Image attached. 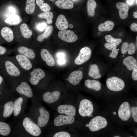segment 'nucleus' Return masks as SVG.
<instances>
[{
  "instance_id": "f257e3e1",
  "label": "nucleus",
  "mask_w": 137,
  "mask_h": 137,
  "mask_svg": "<svg viewBox=\"0 0 137 137\" xmlns=\"http://www.w3.org/2000/svg\"><path fill=\"white\" fill-rule=\"evenodd\" d=\"M110 115L112 120L120 125L136 124V99L118 97L113 99Z\"/></svg>"
},
{
  "instance_id": "f03ea898",
  "label": "nucleus",
  "mask_w": 137,
  "mask_h": 137,
  "mask_svg": "<svg viewBox=\"0 0 137 137\" xmlns=\"http://www.w3.org/2000/svg\"><path fill=\"white\" fill-rule=\"evenodd\" d=\"M106 116L98 113L86 122L84 127L88 132L93 134H99L106 132L110 125V120Z\"/></svg>"
},
{
  "instance_id": "7ed1b4c3",
  "label": "nucleus",
  "mask_w": 137,
  "mask_h": 137,
  "mask_svg": "<svg viewBox=\"0 0 137 137\" xmlns=\"http://www.w3.org/2000/svg\"><path fill=\"white\" fill-rule=\"evenodd\" d=\"M98 109L91 100L84 97L80 100L77 111L81 118L88 121L98 113Z\"/></svg>"
},
{
  "instance_id": "20e7f679",
  "label": "nucleus",
  "mask_w": 137,
  "mask_h": 137,
  "mask_svg": "<svg viewBox=\"0 0 137 137\" xmlns=\"http://www.w3.org/2000/svg\"><path fill=\"white\" fill-rule=\"evenodd\" d=\"M105 84L107 90L110 93H110L108 96L110 95L111 97L112 95L113 96L114 95H115V96L116 94L122 93L126 88L127 85L124 79L115 76L108 77L106 80Z\"/></svg>"
},
{
  "instance_id": "39448f33",
  "label": "nucleus",
  "mask_w": 137,
  "mask_h": 137,
  "mask_svg": "<svg viewBox=\"0 0 137 137\" xmlns=\"http://www.w3.org/2000/svg\"><path fill=\"white\" fill-rule=\"evenodd\" d=\"M5 61V68L7 75L11 78H27L28 74L24 72L20 68L12 56Z\"/></svg>"
},
{
  "instance_id": "423d86ee",
  "label": "nucleus",
  "mask_w": 137,
  "mask_h": 137,
  "mask_svg": "<svg viewBox=\"0 0 137 137\" xmlns=\"http://www.w3.org/2000/svg\"><path fill=\"white\" fill-rule=\"evenodd\" d=\"M21 70L25 73H28L34 68V62L22 54H16L12 56Z\"/></svg>"
},
{
  "instance_id": "0eeeda50",
  "label": "nucleus",
  "mask_w": 137,
  "mask_h": 137,
  "mask_svg": "<svg viewBox=\"0 0 137 137\" xmlns=\"http://www.w3.org/2000/svg\"><path fill=\"white\" fill-rule=\"evenodd\" d=\"M29 81L30 84L36 86L40 81L45 76L46 74L44 71L39 68H35L28 74Z\"/></svg>"
},
{
  "instance_id": "6e6552de",
  "label": "nucleus",
  "mask_w": 137,
  "mask_h": 137,
  "mask_svg": "<svg viewBox=\"0 0 137 137\" xmlns=\"http://www.w3.org/2000/svg\"><path fill=\"white\" fill-rule=\"evenodd\" d=\"M22 124L25 130L32 136H38L41 133L40 127L28 117H26L24 119Z\"/></svg>"
},
{
  "instance_id": "1a4fd4ad",
  "label": "nucleus",
  "mask_w": 137,
  "mask_h": 137,
  "mask_svg": "<svg viewBox=\"0 0 137 137\" xmlns=\"http://www.w3.org/2000/svg\"><path fill=\"white\" fill-rule=\"evenodd\" d=\"M84 84L87 88L93 91L97 96H100L103 93V85L97 79H87L85 81Z\"/></svg>"
},
{
  "instance_id": "9d476101",
  "label": "nucleus",
  "mask_w": 137,
  "mask_h": 137,
  "mask_svg": "<svg viewBox=\"0 0 137 137\" xmlns=\"http://www.w3.org/2000/svg\"><path fill=\"white\" fill-rule=\"evenodd\" d=\"M92 51L89 47H86L82 48L75 60V64L77 65L84 64L90 59Z\"/></svg>"
},
{
  "instance_id": "9b49d317",
  "label": "nucleus",
  "mask_w": 137,
  "mask_h": 137,
  "mask_svg": "<svg viewBox=\"0 0 137 137\" xmlns=\"http://www.w3.org/2000/svg\"><path fill=\"white\" fill-rule=\"evenodd\" d=\"M75 121L74 116L60 114L55 118L53 123L55 126L60 127L71 124Z\"/></svg>"
},
{
  "instance_id": "f8f14e48",
  "label": "nucleus",
  "mask_w": 137,
  "mask_h": 137,
  "mask_svg": "<svg viewBox=\"0 0 137 137\" xmlns=\"http://www.w3.org/2000/svg\"><path fill=\"white\" fill-rule=\"evenodd\" d=\"M57 111L60 114L74 117L77 112L75 107L73 105L69 104L59 105L57 108Z\"/></svg>"
},
{
  "instance_id": "ddd939ff",
  "label": "nucleus",
  "mask_w": 137,
  "mask_h": 137,
  "mask_svg": "<svg viewBox=\"0 0 137 137\" xmlns=\"http://www.w3.org/2000/svg\"><path fill=\"white\" fill-rule=\"evenodd\" d=\"M61 93L58 90L52 92L47 91L44 93L42 96L43 101L50 104H54L58 101L61 97Z\"/></svg>"
},
{
  "instance_id": "4468645a",
  "label": "nucleus",
  "mask_w": 137,
  "mask_h": 137,
  "mask_svg": "<svg viewBox=\"0 0 137 137\" xmlns=\"http://www.w3.org/2000/svg\"><path fill=\"white\" fill-rule=\"evenodd\" d=\"M16 90L18 93L31 98L33 96L32 89L29 84L25 81H21L16 87Z\"/></svg>"
},
{
  "instance_id": "2eb2a0df",
  "label": "nucleus",
  "mask_w": 137,
  "mask_h": 137,
  "mask_svg": "<svg viewBox=\"0 0 137 137\" xmlns=\"http://www.w3.org/2000/svg\"><path fill=\"white\" fill-rule=\"evenodd\" d=\"M58 36L62 40L68 42L72 43L76 41L78 36L74 32L70 30H64L59 31Z\"/></svg>"
},
{
  "instance_id": "dca6fc26",
  "label": "nucleus",
  "mask_w": 137,
  "mask_h": 137,
  "mask_svg": "<svg viewBox=\"0 0 137 137\" xmlns=\"http://www.w3.org/2000/svg\"><path fill=\"white\" fill-rule=\"evenodd\" d=\"M39 111L40 115L38 119L37 124L40 127H43L48 123L50 118V114L47 110L42 107L39 108Z\"/></svg>"
},
{
  "instance_id": "f3484780",
  "label": "nucleus",
  "mask_w": 137,
  "mask_h": 137,
  "mask_svg": "<svg viewBox=\"0 0 137 137\" xmlns=\"http://www.w3.org/2000/svg\"><path fill=\"white\" fill-rule=\"evenodd\" d=\"M83 74L80 70L74 71L70 74L68 78L69 83L74 85L79 84L83 78Z\"/></svg>"
},
{
  "instance_id": "a211bd4d",
  "label": "nucleus",
  "mask_w": 137,
  "mask_h": 137,
  "mask_svg": "<svg viewBox=\"0 0 137 137\" xmlns=\"http://www.w3.org/2000/svg\"><path fill=\"white\" fill-rule=\"evenodd\" d=\"M40 56L42 60L48 66L52 67L55 64L54 59L49 51L45 48L42 49L40 52Z\"/></svg>"
},
{
  "instance_id": "6ab92c4d",
  "label": "nucleus",
  "mask_w": 137,
  "mask_h": 137,
  "mask_svg": "<svg viewBox=\"0 0 137 137\" xmlns=\"http://www.w3.org/2000/svg\"><path fill=\"white\" fill-rule=\"evenodd\" d=\"M16 54L23 55L34 62L36 58V54L32 48L26 46H21L16 49Z\"/></svg>"
},
{
  "instance_id": "aec40b11",
  "label": "nucleus",
  "mask_w": 137,
  "mask_h": 137,
  "mask_svg": "<svg viewBox=\"0 0 137 137\" xmlns=\"http://www.w3.org/2000/svg\"><path fill=\"white\" fill-rule=\"evenodd\" d=\"M88 75L89 77L95 79H100L102 77L99 67L96 63L92 64L90 65Z\"/></svg>"
},
{
  "instance_id": "412c9836",
  "label": "nucleus",
  "mask_w": 137,
  "mask_h": 137,
  "mask_svg": "<svg viewBox=\"0 0 137 137\" xmlns=\"http://www.w3.org/2000/svg\"><path fill=\"white\" fill-rule=\"evenodd\" d=\"M122 62L125 67L129 71H132L137 66V60L132 55H129L125 57L123 59Z\"/></svg>"
},
{
  "instance_id": "4be33fe9",
  "label": "nucleus",
  "mask_w": 137,
  "mask_h": 137,
  "mask_svg": "<svg viewBox=\"0 0 137 137\" xmlns=\"http://www.w3.org/2000/svg\"><path fill=\"white\" fill-rule=\"evenodd\" d=\"M116 6L119 10V16L122 19L126 18L128 15L129 7L126 3L121 2H118L116 4Z\"/></svg>"
},
{
  "instance_id": "5701e85b",
  "label": "nucleus",
  "mask_w": 137,
  "mask_h": 137,
  "mask_svg": "<svg viewBox=\"0 0 137 137\" xmlns=\"http://www.w3.org/2000/svg\"><path fill=\"white\" fill-rule=\"evenodd\" d=\"M55 24L58 28L61 31L65 30L68 27V23L65 16L62 14L58 16L56 19Z\"/></svg>"
},
{
  "instance_id": "b1692460",
  "label": "nucleus",
  "mask_w": 137,
  "mask_h": 137,
  "mask_svg": "<svg viewBox=\"0 0 137 137\" xmlns=\"http://www.w3.org/2000/svg\"><path fill=\"white\" fill-rule=\"evenodd\" d=\"M2 37L7 42H11L14 39V36L12 30L9 27H5L3 28L1 31Z\"/></svg>"
},
{
  "instance_id": "393cba45",
  "label": "nucleus",
  "mask_w": 137,
  "mask_h": 137,
  "mask_svg": "<svg viewBox=\"0 0 137 137\" xmlns=\"http://www.w3.org/2000/svg\"><path fill=\"white\" fill-rule=\"evenodd\" d=\"M55 4L57 7L63 9H71L74 6L73 2L70 0H57Z\"/></svg>"
},
{
  "instance_id": "a878e982",
  "label": "nucleus",
  "mask_w": 137,
  "mask_h": 137,
  "mask_svg": "<svg viewBox=\"0 0 137 137\" xmlns=\"http://www.w3.org/2000/svg\"><path fill=\"white\" fill-rule=\"evenodd\" d=\"M114 26V23L113 21L107 20L100 24L98 29L100 31H110L113 29Z\"/></svg>"
},
{
  "instance_id": "bb28decb",
  "label": "nucleus",
  "mask_w": 137,
  "mask_h": 137,
  "mask_svg": "<svg viewBox=\"0 0 137 137\" xmlns=\"http://www.w3.org/2000/svg\"><path fill=\"white\" fill-rule=\"evenodd\" d=\"M20 29L21 35L24 38L29 39L31 37L32 34V31L29 29L26 24H22L20 26Z\"/></svg>"
},
{
  "instance_id": "cd10ccee",
  "label": "nucleus",
  "mask_w": 137,
  "mask_h": 137,
  "mask_svg": "<svg viewBox=\"0 0 137 137\" xmlns=\"http://www.w3.org/2000/svg\"><path fill=\"white\" fill-rule=\"evenodd\" d=\"M97 3L95 0H88L87 2V12L89 16H94Z\"/></svg>"
},
{
  "instance_id": "c85d7f7f",
  "label": "nucleus",
  "mask_w": 137,
  "mask_h": 137,
  "mask_svg": "<svg viewBox=\"0 0 137 137\" xmlns=\"http://www.w3.org/2000/svg\"><path fill=\"white\" fill-rule=\"evenodd\" d=\"M13 104L12 101H9L5 104L3 112V116L4 117H8L12 114L13 111Z\"/></svg>"
},
{
  "instance_id": "c756f323",
  "label": "nucleus",
  "mask_w": 137,
  "mask_h": 137,
  "mask_svg": "<svg viewBox=\"0 0 137 137\" xmlns=\"http://www.w3.org/2000/svg\"><path fill=\"white\" fill-rule=\"evenodd\" d=\"M23 101V98L19 97L15 101L13 106V114L14 116H17L20 113Z\"/></svg>"
},
{
  "instance_id": "7c9ffc66",
  "label": "nucleus",
  "mask_w": 137,
  "mask_h": 137,
  "mask_svg": "<svg viewBox=\"0 0 137 137\" xmlns=\"http://www.w3.org/2000/svg\"><path fill=\"white\" fill-rule=\"evenodd\" d=\"M11 127L8 124L3 122H0V134L6 136L10 134Z\"/></svg>"
},
{
  "instance_id": "2f4dec72",
  "label": "nucleus",
  "mask_w": 137,
  "mask_h": 137,
  "mask_svg": "<svg viewBox=\"0 0 137 137\" xmlns=\"http://www.w3.org/2000/svg\"><path fill=\"white\" fill-rule=\"evenodd\" d=\"M22 21L20 17L17 15L10 16L5 20V22L10 25H16L20 23Z\"/></svg>"
},
{
  "instance_id": "473e14b6",
  "label": "nucleus",
  "mask_w": 137,
  "mask_h": 137,
  "mask_svg": "<svg viewBox=\"0 0 137 137\" xmlns=\"http://www.w3.org/2000/svg\"><path fill=\"white\" fill-rule=\"evenodd\" d=\"M36 6L35 0H26L25 11L28 14H31L35 11Z\"/></svg>"
},
{
  "instance_id": "72a5a7b5",
  "label": "nucleus",
  "mask_w": 137,
  "mask_h": 137,
  "mask_svg": "<svg viewBox=\"0 0 137 137\" xmlns=\"http://www.w3.org/2000/svg\"><path fill=\"white\" fill-rule=\"evenodd\" d=\"M53 31V27L49 26L47 28L44 33L38 36L37 38V40L40 42L43 41L44 39H47L50 36Z\"/></svg>"
},
{
  "instance_id": "f704fd0d",
  "label": "nucleus",
  "mask_w": 137,
  "mask_h": 137,
  "mask_svg": "<svg viewBox=\"0 0 137 137\" xmlns=\"http://www.w3.org/2000/svg\"><path fill=\"white\" fill-rule=\"evenodd\" d=\"M106 41L108 43L118 45L122 42V39L119 38H115L110 35H107L105 36Z\"/></svg>"
},
{
  "instance_id": "c9c22d12",
  "label": "nucleus",
  "mask_w": 137,
  "mask_h": 137,
  "mask_svg": "<svg viewBox=\"0 0 137 137\" xmlns=\"http://www.w3.org/2000/svg\"><path fill=\"white\" fill-rule=\"evenodd\" d=\"M38 16L40 18L46 19L48 24H50L52 23V19L53 17V15L51 12L48 11L39 14Z\"/></svg>"
},
{
  "instance_id": "e433bc0d",
  "label": "nucleus",
  "mask_w": 137,
  "mask_h": 137,
  "mask_svg": "<svg viewBox=\"0 0 137 137\" xmlns=\"http://www.w3.org/2000/svg\"><path fill=\"white\" fill-rule=\"evenodd\" d=\"M71 134L68 132L64 131H61L57 132L53 136V137H70Z\"/></svg>"
},
{
  "instance_id": "4c0bfd02",
  "label": "nucleus",
  "mask_w": 137,
  "mask_h": 137,
  "mask_svg": "<svg viewBox=\"0 0 137 137\" xmlns=\"http://www.w3.org/2000/svg\"><path fill=\"white\" fill-rule=\"evenodd\" d=\"M136 51L135 44L132 42L129 44L127 53L129 55H132L135 54Z\"/></svg>"
},
{
  "instance_id": "58836bf2",
  "label": "nucleus",
  "mask_w": 137,
  "mask_h": 137,
  "mask_svg": "<svg viewBox=\"0 0 137 137\" xmlns=\"http://www.w3.org/2000/svg\"><path fill=\"white\" fill-rule=\"evenodd\" d=\"M129 44L126 42H123L122 45L121 49V53L122 55H124L127 52Z\"/></svg>"
},
{
  "instance_id": "ea45409f",
  "label": "nucleus",
  "mask_w": 137,
  "mask_h": 137,
  "mask_svg": "<svg viewBox=\"0 0 137 137\" xmlns=\"http://www.w3.org/2000/svg\"><path fill=\"white\" fill-rule=\"evenodd\" d=\"M104 46L106 49L111 51L117 48V46L115 44L108 42L105 43L104 44Z\"/></svg>"
},
{
  "instance_id": "a19ab883",
  "label": "nucleus",
  "mask_w": 137,
  "mask_h": 137,
  "mask_svg": "<svg viewBox=\"0 0 137 137\" xmlns=\"http://www.w3.org/2000/svg\"><path fill=\"white\" fill-rule=\"evenodd\" d=\"M39 7L42 11L44 12L48 11L51 9L50 6L47 3H43Z\"/></svg>"
},
{
  "instance_id": "79ce46f5",
  "label": "nucleus",
  "mask_w": 137,
  "mask_h": 137,
  "mask_svg": "<svg viewBox=\"0 0 137 137\" xmlns=\"http://www.w3.org/2000/svg\"><path fill=\"white\" fill-rule=\"evenodd\" d=\"M119 53V49L117 48L111 51L109 55V57L112 59H115Z\"/></svg>"
},
{
  "instance_id": "37998d69",
  "label": "nucleus",
  "mask_w": 137,
  "mask_h": 137,
  "mask_svg": "<svg viewBox=\"0 0 137 137\" xmlns=\"http://www.w3.org/2000/svg\"><path fill=\"white\" fill-rule=\"evenodd\" d=\"M47 26V24L45 22H41L38 23L37 25V29L40 31H42Z\"/></svg>"
},
{
  "instance_id": "c03bdc74",
  "label": "nucleus",
  "mask_w": 137,
  "mask_h": 137,
  "mask_svg": "<svg viewBox=\"0 0 137 137\" xmlns=\"http://www.w3.org/2000/svg\"><path fill=\"white\" fill-rule=\"evenodd\" d=\"M131 78L132 80L135 81H137V66L132 71Z\"/></svg>"
},
{
  "instance_id": "a18cd8bd",
  "label": "nucleus",
  "mask_w": 137,
  "mask_h": 137,
  "mask_svg": "<svg viewBox=\"0 0 137 137\" xmlns=\"http://www.w3.org/2000/svg\"><path fill=\"white\" fill-rule=\"evenodd\" d=\"M130 28L132 31L137 32V24L135 23H133L131 24L130 26Z\"/></svg>"
},
{
  "instance_id": "49530a36",
  "label": "nucleus",
  "mask_w": 137,
  "mask_h": 137,
  "mask_svg": "<svg viewBox=\"0 0 137 137\" xmlns=\"http://www.w3.org/2000/svg\"><path fill=\"white\" fill-rule=\"evenodd\" d=\"M6 51V49L5 47L0 45V55L5 54Z\"/></svg>"
},
{
  "instance_id": "de8ad7c7",
  "label": "nucleus",
  "mask_w": 137,
  "mask_h": 137,
  "mask_svg": "<svg viewBox=\"0 0 137 137\" xmlns=\"http://www.w3.org/2000/svg\"><path fill=\"white\" fill-rule=\"evenodd\" d=\"M44 3V0H36V3L39 6H41Z\"/></svg>"
},
{
  "instance_id": "09e8293b",
  "label": "nucleus",
  "mask_w": 137,
  "mask_h": 137,
  "mask_svg": "<svg viewBox=\"0 0 137 137\" xmlns=\"http://www.w3.org/2000/svg\"><path fill=\"white\" fill-rule=\"evenodd\" d=\"M135 0H126L127 4L129 6H132L134 4Z\"/></svg>"
},
{
  "instance_id": "8fccbe9b",
  "label": "nucleus",
  "mask_w": 137,
  "mask_h": 137,
  "mask_svg": "<svg viewBox=\"0 0 137 137\" xmlns=\"http://www.w3.org/2000/svg\"><path fill=\"white\" fill-rule=\"evenodd\" d=\"M65 60L63 58H60L58 61V63L59 64L62 65L64 63Z\"/></svg>"
},
{
  "instance_id": "3c124183",
  "label": "nucleus",
  "mask_w": 137,
  "mask_h": 137,
  "mask_svg": "<svg viewBox=\"0 0 137 137\" xmlns=\"http://www.w3.org/2000/svg\"><path fill=\"white\" fill-rule=\"evenodd\" d=\"M64 53H59L58 54L57 56L58 58H63L64 57Z\"/></svg>"
},
{
  "instance_id": "603ef678",
  "label": "nucleus",
  "mask_w": 137,
  "mask_h": 137,
  "mask_svg": "<svg viewBox=\"0 0 137 137\" xmlns=\"http://www.w3.org/2000/svg\"><path fill=\"white\" fill-rule=\"evenodd\" d=\"M133 16L134 18H137V12L135 11L134 12L133 14Z\"/></svg>"
},
{
  "instance_id": "864d4df0",
  "label": "nucleus",
  "mask_w": 137,
  "mask_h": 137,
  "mask_svg": "<svg viewBox=\"0 0 137 137\" xmlns=\"http://www.w3.org/2000/svg\"><path fill=\"white\" fill-rule=\"evenodd\" d=\"M3 81V78L1 75H0V85Z\"/></svg>"
},
{
  "instance_id": "5fc2aeb1",
  "label": "nucleus",
  "mask_w": 137,
  "mask_h": 137,
  "mask_svg": "<svg viewBox=\"0 0 137 137\" xmlns=\"http://www.w3.org/2000/svg\"><path fill=\"white\" fill-rule=\"evenodd\" d=\"M68 27L70 28H72L73 27V25L72 24H71L68 25Z\"/></svg>"
},
{
  "instance_id": "6e6d98bb",
  "label": "nucleus",
  "mask_w": 137,
  "mask_h": 137,
  "mask_svg": "<svg viewBox=\"0 0 137 137\" xmlns=\"http://www.w3.org/2000/svg\"><path fill=\"white\" fill-rule=\"evenodd\" d=\"M136 4H137V0H136Z\"/></svg>"
},
{
  "instance_id": "4d7b16f0",
  "label": "nucleus",
  "mask_w": 137,
  "mask_h": 137,
  "mask_svg": "<svg viewBox=\"0 0 137 137\" xmlns=\"http://www.w3.org/2000/svg\"><path fill=\"white\" fill-rule=\"evenodd\" d=\"M51 0V1H54V0Z\"/></svg>"
},
{
  "instance_id": "13d9d810",
  "label": "nucleus",
  "mask_w": 137,
  "mask_h": 137,
  "mask_svg": "<svg viewBox=\"0 0 137 137\" xmlns=\"http://www.w3.org/2000/svg\"><path fill=\"white\" fill-rule=\"evenodd\" d=\"M1 92H0V94H1Z\"/></svg>"
}]
</instances>
